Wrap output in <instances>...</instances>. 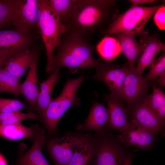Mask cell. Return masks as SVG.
I'll use <instances>...</instances> for the list:
<instances>
[{
    "mask_svg": "<svg viewBox=\"0 0 165 165\" xmlns=\"http://www.w3.org/2000/svg\"><path fill=\"white\" fill-rule=\"evenodd\" d=\"M28 119L41 121L37 114L31 111L27 113H23L20 111L9 112H0V125L20 123L22 121Z\"/></svg>",
    "mask_w": 165,
    "mask_h": 165,
    "instance_id": "28",
    "label": "cell"
},
{
    "mask_svg": "<svg viewBox=\"0 0 165 165\" xmlns=\"http://www.w3.org/2000/svg\"><path fill=\"white\" fill-rule=\"evenodd\" d=\"M16 53L10 49L0 48V56L2 55L9 56Z\"/></svg>",
    "mask_w": 165,
    "mask_h": 165,
    "instance_id": "34",
    "label": "cell"
},
{
    "mask_svg": "<svg viewBox=\"0 0 165 165\" xmlns=\"http://www.w3.org/2000/svg\"><path fill=\"white\" fill-rule=\"evenodd\" d=\"M85 78L82 74L75 79H68L61 94L52 98L45 111L39 115V118L43 122L49 135L56 132L57 124L66 111L72 106L80 104V98L76 97V94Z\"/></svg>",
    "mask_w": 165,
    "mask_h": 165,
    "instance_id": "3",
    "label": "cell"
},
{
    "mask_svg": "<svg viewBox=\"0 0 165 165\" xmlns=\"http://www.w3.org/2000/svg\"><path fill=\"white\" fill-rule=\"evenodd\" d=\"M97 146L96 138L90 134L77 147L68 165H90L95 156Z\"/></svg>",
    "mask_w": 165,
    "mask_h": 165,
    "instance_id": "20",
    "label": "cell"
},
{
    "mask_svg": "<svg viewBox=\"0 0 165 165\" xmlns=\"http://www.w3.org/2000/svg\"><path fill=\"white\" fill-rule=\"evenodd\" d=\"M38 33L25 34L16 29L0 31V48L10 49L16 53L29 49L38 43ZM39 34V33H38Z\"/></svg>",
    "mask_w": 165,
    "mask_h": 165,
    "instance_id": "11",
    "label": "cell"
},
{
    "mask_svg": "<svg viewBox=\"0 0 165 165\" xmlns=\"http://www.w3.org/2000/svg\"><path fill=\"white\" fill-rule=\"evenodd\" d=\"M46 137L43 128L39 127L31 148L19 158L17 165H50L42 152Z\"/></svg>",
    "mask_w": 165,
    "mask_h": 165,
    "instance_id": "18",
    "label": "cell"
},
{
    "mask_svg": "<svg viewBox=\"0 0 165 165\" xmlns=\"http://www.w3.org/2000/svg\"><path fill=\"white\" fill-rule=\"evenodd\" d=\"M132 106L131 120L156 134L161 130L164 122L144 103L142 98Z\"/></svg>",
    "mask_w": 165,
    "mask_h": 165,
    "instance_id": "16",
    "label": "cell"
},
{
    "mask_svg": "<svg viewBox=\"0 0 165 165\" xmlns=\"http://www.w3.org/2000/svg\"><path fill=\"white\" fill-rule=\"evenodd\" d=\"M39 127L36 125L27 127L21 123L0 125V136L10 140L28 138L34 140Z\"/></svg>",
    "mask_w": 165,
    "mask_h": 165,
    "instance_id": "23",
    "label": "cell"
},
{
    "mask_svg": "<svg viewBox=\"0 0 165 165\" xmlns=\"http://www.w3.org/2000/svg\"><path fill=\"white\" fill-rule=\"evenodd\" d=\"M153 92L142 99L144 103L163 121L165 118V94L160 87L152 86Z\"/></svg>",
    "mask_w": 165,
    "mask_h": 165,
    "instance_id": "24",
    "label": "cell"
},
{
    "mask_svg": "<svg viewBox=\"0 0 165 165\" xmlns=\"http://www.w3.org/2000/svg\"><path fill=\"white\" fill-rule=\"evenodd\" d=\"M97 49L100 56L108 61L116 57L121 52L118 40L109 36L102 39L97 46Z\"/></svg>",
    "mask_w": 165,
    "mask_h": 165,
    "instance_id": "26",
    "label": "cell"
},
{
    "mask_svg": "<svg viewBox=\"0 0 165 165\" xmlns=\"http://www.w3.org/2000/svg\"><path fill=\"white\" fill-rule=\"evenodd\" d=\"M154 20L158 28L161 30L165 29V6L161 5L154 13Z\"/></svg>",
    "mask_w": 165,
    "mask_h": 165,
    "instance_id": "32",
    "label": "cell"
},
{
    "mask_svg": "<svg viewBox=\"0 0 165 165\" xmlns=\"http://www.w3.org/2000/svg\"><path fill=\"white\" fill-rule=\"evenodd\" d=\"M138 35L140 42L144 45L145 47L137 60L135 71L142 75L145 68L155 59L157 54L161 50L164 52L165 45L160 39L158 35L156 34L150 35L145 30Z\"/></svg>",
    "mask_w": 165,
    "mask_h": 165,
    "instance_id": "13",
    "label": "cell"
},
{
    "mask_svg": "<svg viewBox=\"0 0 165 165\" xmlns=\"http://www.w3.org/2000/svg\"><path fill=\"white\" fill-rule=\"evenodd\" d=\"M149 72L145 78L148 81H151L159 76L165 71V54L163 52L157 59H154L148 65Z\"/></svg>",
    "mask_w": 165,
    "mask_h": 165,
    "instance_id": "30",
    "label": "cell"
},
{
    "mask_svg": "<svg viewBox=\"0 0 165 165\" xmlns=\"http://www.w3.org/2000/svg\"><path fill=\"white\" fill-rule=\"evenodd\" d=\"M56 48L52 71L65 67L75 74L79 68H95L98 62V59L93 56L94 46L81 35L68 30L62 35Z\"/></svg>",
    "mask_w": 165,
    "mask_h": 165,
    "instance_id": "2",
    "label": "cell"
},
{
    "mask_svg": "<svg viewBox=\"0 0 165 165\" xmlns=\"http://www.w3.org/2000/svg\"><path fill=\"white\" fill-rule=\"evenodd\" d=\"M14 0H0V29L13 26Z\"/></svg>",
    "mask_w": 165,
    "mask_h": 165,
    "instance_id": "29",
    "label": "cell"
},
{
    "mask_svg": "<svg viewBox=\"0 0 165 165\" xmlns=\"http://www.w3.org/2000/svg\"><path fill=\"white\" fill-rule=\"evenodd\" d=\"M156 134L131 120L128 128L121 133L118 138L120 142L126 146L145 148L154 143Z\"/></svg>",
    "mask_w": 165,
    "mask_h": 165,
    "instance_id": "14",
    "label": "cell"
},
{
    "mask_svg": "<svg viewBox=\"0 0 165 165\" xmlns=\"http://www.w3.org/2000/svg\"><path fill=\"white\" fill-rule=\"evenodd\" d=\"M149 85V81L142 74L130 68L124 81L121 96L128 103V108L147 94Z\"/></svg>",
    "mask_w": 165,
    "mask_h": 165,
    "instance_id": "10",
    "label": "cell"
},
{
    "mask_svg": "<svg viewBox=\"0 0 165 165\" xmlns=\"http://www.w3.org/2000/svg\"><path fill=\"white\" fill-rule=\"evenodd\" d=\"M7 56L2 55L0 56V68L4 66Z\"/></svg>",
    "mask_w": 165,
    "mask_h": 165,
    "instance_id": "37",
    "label": "cell"
},
{
    "mask_svg": "<svg viewBox=\"0 0 165 165\" xmlns=\"http://www.w3.org/2000/svg\"><path fill=\"white\" fill-rule=\"evenodd\" d=\"M90 134L66 133L63 136L50 139L47 148L55 165H68L76 148Z\"/></svg>",
    "mask_w": 165,
    "mask_h": 165,
    "instance_id": "7",
    "label": "cell"
},
{
    "mask_svg": "<svg viewBox=\"0 0 165 165\" xmlns=\"http://www.w3.org/2000/svg\"><path fill=\"white\" fill-rule=\"evenodd\" d=\"M79 0H49L50 7L61 23L68 21Z\"/></svg>",
    "mask_w": 165,
    "mask_h": 165,
    "instance_id": "25",
    "label": "cell"
},
{
    "mask_svg": "<svg viewBox=\"0 0 165 165\" xmlns=\"http://www.w3.org/2000/svg\"><path fill=\"white\" fill-rule=\"evenodd\" d=\"M109 112L102 103L95 102L93 104L89 115L84 123L77 127L79 131L94 130L100 134L104 133L103 127L108 122Z\"/></svg>",
    "mask_w": 165,
    "mask_h": 165,
    "instance_id": "19",
    "label": "cell"
},
{
    "mask_svg": "<svg viewBox=\"0 0 165 165\" xmlns=\"http://www.w3.org/2000/svg\"><path fill=\"white\" fill-rule=\"evenodd\" d=\"M159 76L156 82V83L163 87L165 85V72L162 73Z\"/></svg>",
    "mask_w": 165,
    "mask_h": 165,
    "instance_id": "35",
    "label": "cell"
},
{
    "mask_svg": "<svg viewBox=\"0 0 165 165\" xmlns=\"http://www.w3.org/2000/svg\"><path fill=\"white\" fill-rule=\"evenodd\" d=\"M117 1L79 0L65 24L67 30L85 38L98 32L103 34L118 14Z\"/></svg>",
    "mask_w": 165,
    "mask_h": 165,
    "instance_id": "1",
    "label": "cell"
},
{
    "mask_svg": "<svg viewBox=\"0 0 165 165\" xmlns=\"http://www.w3.org/2000/svg\"><path fill=\"white\" fill-rule=\"evenodd\" d=\"M128 1L131 3V6H134L145 3H152L157 2V1L155 0H130Z\"/></svg>",
    "mask_w": 165,
    "mask_h": 165,
    "instance_id": "33",
    "label": "cell"
},
{
    "mask_svg": "<svg viewBox=\"0 0 165 165\" xmlns=\"http://www.w3.org/2000/svg\"><path fill=\"white\" fill-rule=\"evenodd\" d=\"M109 112L107 127L117 130L121 133L127 129L130 125L127 120V110L122 102L121 97L117 94L111 92L105 95Z\"/></svg>",
    "mask_w": 165,
    "mask_h": 165,
    "instance_id": "15",
    "label": "cell"
},
{
    "mask_svg": "<svg viewBox=\"0 0 165 165\" xmlns=\"http://www.w3.org/2000/svg\"><path fill=\"white\" fill-rule=\"evenodd\" d=\"M113 35L119 43L121 52L127 58V64L131 69H135V62L143 51L144 45L137 41L134 34L119 32Z\"/></svg>",
    "mask_w": 165,
    "mask_h": 165,
    "instance_id": "17",
    "label": "cell"
},
{
    "mask_svg": "<svg viewBox=\"0 0 165 165\" xmlns=\"http://www.w3.org/2000/svg\"><path fill=\"white\" fill-rule=\"evenodd\" d=\"M130 68L127 63L120 66L99 59L95 68L96 74L91 78L102 82L111 92L116 93L121 97L124 83Z\"/></svg>",
    "mask_w": 165,
    "mask_h": 165,
    "instance_id": "8",
    "label": "cell"
},
{
    "mask_svg": "<svg viewBox=\"0 0 165 165\" xmlns=\"http://www.w3.org/2000/svg\"><path fill=\"white\" fill-rule=\"evenodd\" d=\"M40 2L41 12L38 28L46 50V72L49 75L52 71L54 51L67 29L51 9L49 0H40Z\"/></svg>",
    "mask_w": 165,
    "mask_h": 165,
    "instance_id": "4",
    "label": "cell"
},
{
    "mask_svg": "<svg viewBox=\"0 0 165 165\" xmlns=\"http://www.w3.org/2000/svg\"><path fill=\"white\" fill-rule=\"evenodd\" d=\"M41 12L40 0H14L13 26L24 34L39 33Z\"/></svg>",
    "mask_w": 165,
    "mask_h": 165,
    "instance_id": "6",
    "label": "cell"
},
{
    "mask_svg": "<svg viewBox=\"0 0 165 165\" xmlns=\"http://www.w3.org/2000/svg\"><path fill=\"white\" fill-rule=\"evenodd\" d=\"M27 108L24 103L19 100L0 97V112L17 111Z\"/></svg>",
    "mask_w": 165,
    "mask_h": 165,
    "instance_id": "31",
    "label": "cell"
},
{
    "mask_svg": "<svg viewBox=\"0 0 165 165\" xmlns=\"http://www.w3.org/2000/svg\"><path fill=\"white\" fill-rule=\"evenodd\" d=\"M133 157L134 156L131 155L125 156L123 160V165H131Z\"/></svg>",
    "mask_w": 165,
    "mask_h": 165,
    "instance_id": "36",
    "label": "cell"
},
{
    "mask_svg": "<svg viewBox=\"0 0 165 165\" xmlns=\"http://www.w3.org/2000/svg\"><path fill=\"white\" fill-rule=\"evenodd\" d=\"M19 79L4 67L0 68V94L7 92L16 97L21 95Z\"/></svg>",
    "mask_w": 165,
    "mask_h": 165,
    "instance_id": "27",
    "label": "cell"
},
{
    "mask_svg": "<svg viewBox=\"0 0 165 165\" xmlns=\"http://www.w3.org/2000/svg\"><path fill=\"white\" fill-rule=\"evenodd\" d=\"M59 68L53 69L48 78L40 84V91L36 101V110L39 114L43 113L51 101L53 89L60 78Z\"/></svg>",
    "mask_w": 165,
    "mask_h": 165,
    "instance_id": "22",
    "label": "cell"
},
{
    "mask_svg": "<svg viewBox=\"0 0 165 165\" xmlns=\"http://www.w3.org/2000/svg\"><path fill=\"white\" fill-rule=\"evenodd\" d=\"M97 139V149L92 165H123L126 156L120 147L112 140L104 136Z\"/></svg>",
    "mask_w": 165,
    "mask_h": 165,
    "instance_id": "9",
    "label": "cell"
},
{
    "mask_svg": "<svg viewBox=\"0 0 165 165\" xmlns=\"http://www.w3.org/2000/svg\"><path fill=\"white\" fill-rule=\"evenodd\" d=\"M39 57H37L27 74L23 83L20 84L21 95L25 98L31 107L36 110V101L39 94L37 64Z\"/></svg>",
    "mask_w": 165,
    "mask_h": 165,
    "instance_id": "21",
    "label": "cell"
},
{
    "mask_svg": "<svg viewBox=\"0 0 165 165\" xmlns=\"http://www.w3.org/2000/svg\"><path fill=\"white\" fill-rule=\"evenodd\" d=\"M0 165H7V161L3 156L0 153Z\"/></svg>",
    "mask_w": 165,
    "mask_h": 165,
    "instance_id": "38",
    "label": "cell"
},
{
    "mask_svg": "<svg viewBox=\"0 0 165 165\" xmlns=\"http://www.w3.org/2000/svg\"><path fill=\"white\" fill-rule=\"evenodd\" d=\"M43 48L42 44H38L29 49L8 56L4 67L20 79L39 56Z\"/></svg>",
    "mask_w": 165,
    "mask_h": 165,
    "instance_id": "12",
    "label": "cell"
},
{
    "mask_svg": "<svg viewBox=\"0 0 165 165\" xmlns=\"http://www.w3.org/2000/svg\"><path fill=\"white\" fill-rule=\"evenodd\" d=\"M161 5L152 6H131L123 13L116 16L104 33L105 36L123 32L138 35L143 31L148 21Z\"/></svg>",
    "mask_w": 165,
    "mask_h": 165,
    "instance_id": "5",
    "label": "cell"
}]
</instances>
